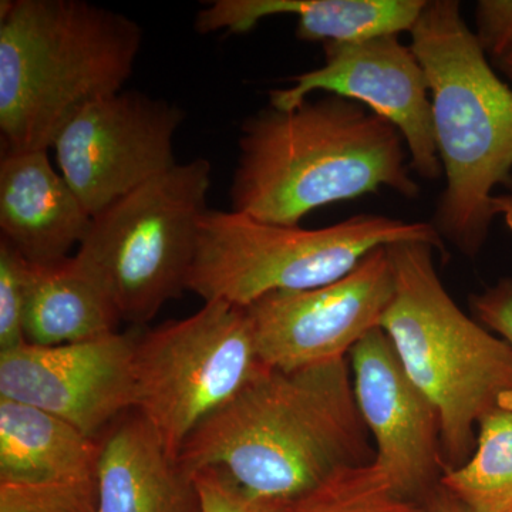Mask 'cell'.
<instances>
[{
    "instance_id": "obj_1",
    "label": "cell",
    "mask_w": 512,
    "mask_h": 512,
    "mask_svg": "<svg viewBox=\"0 0 512 512\" xmlns=\"http://www.w3.org/2000/svg\"><path fill=\"white\" fill-rule=\"evenodd\" d=\"M348 359L266 367L181 448L187 473L214 467L265 501L298 497L340 468L375 461Z\"/></svg>"
},
{
    "instance_id": "obj_2",
    "label": "cell",
    "mask_w": 512,
    "mask_h": 512,
    "mask_svg": "<svg viewBox=\"0 0 512 512\" xmlns=\"http://www.w3.org/2000/svg\"><path fill=\"white\" fill-rule=\"evenodd\" d=\"M238 146L232 211L268 224L298 227L320 207L383 187L409 200L420 195L400 131L336 94L291 110L269 104L244 121Z\"/></svg>"
},
{
    "instance_id": "obj_3",
    "label": "cell",
    "mask_w": 512,
    "mask_h": 512,
    "mask_svg": "<svg viewBox=\"0 0 512 512\" xmlns=\"http://www.w3.org/2000/svg\"><path fill=\"white\" fill-rule=\"evenodd\" d=\"M141 45L137 22L86 0H2V154L53 148L80 110L123 92Z\"/></svg>"
},
{
    "instance_id": "obj_4",
    "label": "cell",
    "mask_w": 512,
    "mask_h": 512,
    "mask_svg": "<svg viewBox=\"0 0 512 512\" xmlns=\"http://www.w3.org/2000/svg\"><path fill=\"white\" fill-rule=\"evenodd\" d=\"M412 50L430 84L446 188L431 224L474 258L495 218L494 188H512V89L495 74L456 0H429Z\"/></svg>"
},
{
    "instance_id": "obj_5",
    "label": "cell",
    "mask_w": 512,
    "mask_h": 512,
    "mask_svg": "<svg viewBox=\"0 0 512 512\" xmlns=\"http://www.w3.org/2000/svg\"><path fill=\"white\" fill-rule=\"evenodd\" d=\"M387 249L394 293L382 329L407 375L439 410L447 473L473 456L484 417L512 410V349L458 308L431 245L406 241Z\"/></svg>"
},
{
    "instance_id": "obj_6",
    "label": "cell",
    "mask_w": 512,
    "mask_h": 512,
    "mask_svg": "<svg viewBox=\"0 0 512 512\" xmlns=\"http://www.w3.org/2000/svg\"><path fill=\"white\" fill-rule=\"evenodd\" d=\"M406 241L446 249L431 222L362 214L330 227L306 229L268 224L232 210H208L187 291L204 302L247 308L268 293L332 284L376 248Z\"/></svg>"
},
{
    "instance_id": "obj_7",
    "label": "cell",
    "mask_w": 512,
    "mask_h": 512,
    "mask_svg": "<svg viewBox=\"0 0 512 512\" xmlns=\"http://www.w3.org/2000/svg\"><path fill=\"white\" fill-rule=\"evenodd\" d=\"M212 185L204 158L175 164L93 215L76 258L134 328L187 291Z\"/></svg>"
},
{
    "instance_id": "obj_8",
    "label": "cell",
    "mask_w": 512,
    "mask_h": 512,
    "mask_svg": "<svg viewBox=\"0 0 512 512\" xmlns=\"http://www.w3.org/2000/svg\"><path fill=\"white\" fill-rule=\"evenodd\" d=\"M266 367L247 309L204 302L190 318L138 333L133 410L177 461L191 434Z\"/></svg>"
},
{
    "instance_id": "obj_9",
    "label": "cell",
    "mask_w": 512,
    "mask_h": 512,
    "mask_svg": "<svg viewBox=\"0 0 512 512\" xmlns=\"http://www.w3.org/2000/svg\"><path fill=\"white\" fill-rule=\"evenodd\" d=\"M183 120L177 104L140 92L93 101L53 144L60 173L93 217L177 164Z\"/></svg>"
},
{
    "instance_id": "obj_10",
    "label": "cell",
    "mask_w": 512,
    "mask_h": 512,
    "mask_svg": "<svg viewBox=\"0 0 512 512\" xmlns=\"http://www.w3.org/2000/svg\"><path fill=\"white\" fill-rule=\"evenodd\" d=\"M393 293L392 259L380 247L332 284L268 293L245 309L262 362L293 370L348 359L360 340L382 328Z\"/></svg>"
},
{
    "instance_id": "obj_11",
    "label": "cell",
    "mask_w": 512,
    "mask_h": 512,
    "mask_svg": "<svg viewBox=\"0 0 512 512\" xmlns=\"http://www.w3.org/2000/svg\"><path fill=\"white\" fill-rule=\"evenodd\" d=\"M325 64L292 77V86L272 90L271 106L291 110L313 92H326L363 104L402 134L410 167L424 180L443 173L436 136L430 84L412 47L397 35L350 43H326Z\"/></svg>"
},
{
    "instance_id": "obj_12",
    "label": "cell",
    "mask_w": 512,
    "mask_h": 512,
    "mask_svg": "<svg viewBox=\"0 0 512 512\" xmlns=\"http://www.w3.org/2000/svg\"><path fill=\"white\" fill-rule=\"evenodd\" d=\"M138 330L73 345L0 352V397L69 421L93 439L134 407Z\"/></svg>"
},
{
    "instance_id": "obj_13",
    "label": "cell",
    "mask_w": 512,
    "mask_h": 512,
    "mask_svg": "<svg viewBox=\"0 0 512 512\" xmlns=\"http://www.w3.org/2000/svg\"><path fill=\"white\" fill-rule=\"evenodd\" d=\"M349 362L377 467L397 493L424 507L446 473L439 410L407 375L382 328L357 343Z\"/></svg>"
},
{
    "instance_id": "obj_14",
    "label": "cell",
    "mask_w": 512,
    "mask_h": 512,
    "mask_svg": "<svg viewBox=\"0 0 512 512\" xmlns=\"http://www.w3.org/2000/svg\"><path fill=\"white\" fill-rule=\"evenodd\" d=\"M92 218L53 168L49 151L2 154L0 238L29 264L52 265L69 258L89 232Z\"/></svg>"
},
{
    "instance_id": "obj_15",
    "label": "cell",
    "mask_w": 512,
    "mask_h": 512,
    "mask_svg": "<svg viewBox=\"0 0 512 512\" xmlns=\"http://www.w3.org/2000/svg\"><path fill=\"white\" fill-rule=\"evenodd\" d=\"M99 512H202L194 476L167 451L134 410L100 437Z\"/></svg>"
},
{
    "instance_id": "obj_16",
    "label": "cell",
    "mask_w": 512,
    "mask_h": 512,
    "mask_svg": "<svg viewBox=\"0 0 512 512\" xmlns=\"http://www.w3.org/2000/svg\"><path fill=\"white\" fill-rule=\"evenodd\" d=\"M427 0H212L195 18L202 35L251 32L261 20L295 16L302 42L350 43L410 32Z\"/></svg>"
},
{
    "instance_id": "obj_17",
    "label": "cell",
    "mask_w": 512,
    "mask_h": 512,
    "mask_svg": "<svg viewBox=\"0 0 512 512\" xmlns=\"http://www.w3.org/2000/svg\"><path fill=\"white\" fill-rule=\"evenodd\" d=\"M100 439L30 404L0 397V483L96 480Z\"/></svg>"
},
{
    "instance_id": "obj_18",
    "label": "cell",
    "mask_w": 512,
    "mask_h": 512,
    "mask_svg": "<svg viewBox=\"0 0 512 512\" xmlns=\"http://www.w3.org/2000/svg\"><path fill=\"white\" fill-rule=\"evenodd\" d=\"M121 322L103 286L76 255L52 265L30 264L25 329L29 345H73L117 332Z\"/></svg>"
},
{
    "instance_id": "obj_19",
    "label": "cell",
    "mask_w": 512,
    "mask_h": 512,
    "mask_svg": "<svg viewBox=\"0 0 512 512\" xmlns=\"http://www.w3.org/2000/svg\"><path fill=\"white\" fill-rule=\"evenodd\" d=\"M441 485L474 512H512V410L481 420L473 456Z\"/></svg>"
},
{
    "instance_id": "obj_20",
    "label": "cell",
    "mask_w": 512,
    "mask_h": 512,
    "mask_svg": "<svg viewBox=\"0 0 512 512\" xmlns=\"http://www.w3.org/2000/svg\"><path fill=\"white\" fill-rule=\"evenodd\" d=\"M272 512H426V508L397 493L373 461L340 468L312 490L276 501Z\"/></svg>"
},
{
    "instance_id": "obj_21",
    "label": "cell",
    "mask_w": 512,
    "mask_h": 512,
    "mask_svg": "<svg viewBox=\"0 0 512 512\" xmlns=\"http://www.w3.org/2000/svg\"><path fill=\"white\" fill-rule=\"evenodd\" d=\"M0 512H99L96 480L80 483H0Z\"/></svg>"
},
{
    "instance_id": "obj_22",
    "label": "cell",
    "mask_w": 512,
    "mask_h": 512,
    "mask_svg": "<svg viewBox=\"0 0 512 512\" xmlns=\"http://www.w3.org/2000/svg\"><path fill=\"white\" fill-rule=\"evenodd\" d=\"M30 264L0 238V352L25 345L26 292Z\"/></svg>"
},
{
    "instance_id": "obj_23",
    "label": "cell",
    "mask_w": 512,
    "mask_h": 512,
    "mask_svg": "<svg viewBox=\"0 0 512 512\" xmlns=\"http://www.w3.org/2000/svg\"><path fill=\"white\" fill-rule=\"evenodd\" d=\"M201 497L202 512H272L276 501L259 500L245 493L220 468L192 473Z\"/></svg>"
},
{
    "instance_id": "obj_24",
    "label": "cell",
    "mask_w": 512,
    "mask_h": 512,
    "mask_svg": "<svg viewBox=\"0 0 512 512\" xmlns=\"http://www.w3.org/2000/svg\"><path fill=\"white\" fill-rule=\"evenodd\" d=\"M476 35L485 56L494 63L512 55V0H480Z\"/></svg>"
},
{
    "instance_id": "obj_25",
    "label": "cell",
    "mask_w": 512,
    "mask_h": 512,
    "mask_svg": "<svg viewBox=\"0 0 512 512\" xmlns=\"http://www.w3.org/2000/svg\"><path fill=\"white\" fill-rule=\"evenodd\" d=\"M470 308L478 322L493 330L512 349V279L504 278L481 293L471 295Z\"/></svg>"
},
{
    "instance_id": "obj_26",
    "label": "cell",
    "mask_w": 512,
    "mask_h": 512,
    "mask_svg": "<svg viewBox=\"0 0 512 512\" xmlns=\"http://www.w3.org/2000/svg\"><path fill=\"white\" fill-rule=\"evenodd\" d=\"M426 512H474L461 503L453 494L448 493L446 488L440 487L430 495L429 500L424 503Z\"/></svg>"
},
{
    "instance_id": "obj_27",
    "label": "cell",
    "mask_w": 512,
    "mask_h": 512,
    "mask_svg": "<svg viewBox=\"0 0 512 512\" xmlns=\"http://www.w3.org/2000/svg\"><path fill=\"white\" fill-rule=\"evenodd\" d=\"M493 210L495 217L501 215L507 227L512 231V188L507 194L494 195Z\"/></svg>"
},
{
    "instance_id": "obj_28",
    "label": "cell",
    "mask_w": 512,
    "mask_h": 512,
    "mask_svg": "<svg viewBox=\"0 0 512 512\" xmlns=\"http://www.w3.org/2000/svg\"><path fill=\"white\" fill-rule=\"evenodd\" d=\"M495 64L500 67L501 72L507 74L508 79L512 80V55L505 57V59Z\"/></svg>"
}]
</instances>
